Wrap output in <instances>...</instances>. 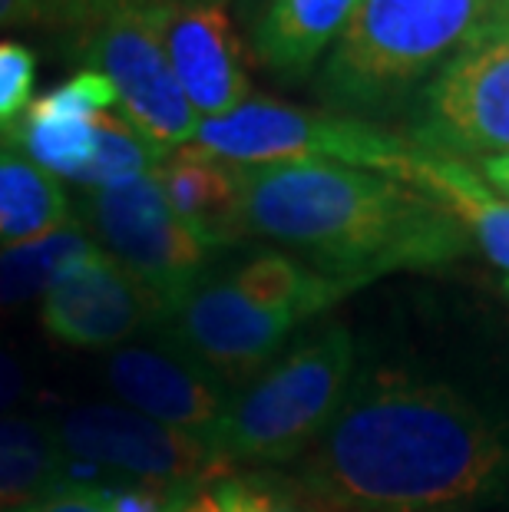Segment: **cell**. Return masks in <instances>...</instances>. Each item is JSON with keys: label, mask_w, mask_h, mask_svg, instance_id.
Segmentation results:
<instances>
[{"label": "cell", "mask_w": 509, "mask_h": 512, "mask_svg": "<svg viewBox=\"0 0 509 512\" xmlns=\"http://www.w3.org/2000/svg\"><path fill=\"white\" fill-rule=\"evenodd\" d=\"M361 0H268L255 27L258 60L281 76H305L348 30Z\"/></svg>", "instance_id": "17"}, {"label": "cell", "mask_w": 509, "mask_h": 512, "mask_svg": "<svg viewBox=\"0 0 509 512\" xmlns=\"http://www.w3.org/2000/svg\"><path fill=\"white\" fill-rule=\"evenodd\" d=\"M103 380L129 410L199 440H209L232 397L212 370L172 341L116 347L103 364Z\"/></svg>", "instance_id": "11"}, {"label": "cell", "mask_w": 509, "mask_h": 512, "mask_svg": "<svg viewBox=\"0 0 509 512\" xmlns=\"http://www.w3.org/2000/svg\"><path fill=\"white\" fill-rule=\"evenodd\" d=\"M493 14L496 0H361L328 53L324 90L371 106L447 63Z\"/></svg>", "instance_id": "4"}, {"label": "cell", "mask_w": 509, "mask_h": 512, "mask_svg": "<svg viewBox=\"0 0 509 512\" xmlns=\"http://www.w3.org/2000/svg\"><path fill=\"white\" fill-rule=\"evenodd\" d=\"M17 512H113L103 503V496L86 483H63L60 489H53L50 496L37 499Z\"/></svg>", "instance_id": "26"}, {"label": "cell", "mask_w": 509, "mask_h": 512, "mask_svg": "<svg viewBox=\"0 0 509 512\" xmlns=\"http://www.w3.org/2000/svg\"><path fill=\"white\" fill-rule=\"evenodd\" d=\"M235 169L245 235L285 245L331 278L367 285L391 271L447 265L470 245L437 202L384 172L341 162Z\"/></svg>", "instance_id": "2"}, {"label": "cell", "mask_w": 509, "mask_h": 512, "mask_svg": "<svg viewBox=\"0 0 509 512\" xmlns=\"http://www.w3.org/2000/svg\"><path fill=\"white\" fill-rule=\"evenodd\" d=\"M156 27L199 119L225 116L248 100L252 83L242 40L219 0H156Z\"/></svg>", "instance_id": "13"}, {"label": "cell", "mask_w": 509, "mask_h": 512, "mask_svg": "<svg viewBox=\"0 0 509 512\" xmlns=\"http://www.w3.org/2000/svg\"><path fill=\"white\" fill-rule=\"evenodd\" d=\"M159 328L222 384L242 387L281 354L298 321L245 298L229 278H202Z\"/></svg>", "instance_id": "10"}, {"label": "cell", "mask_w": 509, "mask_h": 512, "mask_svg": "<svg viewBox=\"0 0 509 512\" xmlns=\"http://www.w3.org/2000/svg\"><path fill=\"white\" fill-rule=\"evenodd\" d=\"M480 179L490 185L500 199L509 202V152H503V156L480 159Z\"/></svg>", "instance_id": "28"}, {"label": "cell", "mask_w": 509, "mask_h": 512, "mask_svg": "<svg viewBox=\"0 0 509 512\" xmlns=\"http://www.w3.org/2000/svg\"><path fill=\"white\" fill-rule=\"evenodd\" d=\"M70 43L86 70L113 83L116 113L149 143L176 152L196 139L202 119L172 73L156 27V0H113Z\"/></svg>", "instance_id": "6"}, {"label": "cell", "mask_w": 509, "mask_h": 512, "mask_svg": "<svg viewBox=\"0 0 509 512\" xmlns=\"http://www.w3.org/2000/svg\"><path fill=\"white\" fill-rule=\"evenodd\" d=\"M57 437L70 463L106 476L209 489L232 470L212 446L116 403H83L60 417Z\"/></svg>", "instance_id": "8"}, {"label": "cell", "mask_w": 509, "mask_h": 512, "mask_svg": "<svg viewBox=\"0 0 509 512\" xmlns=\"http://www.w3.org/2000/svg\"><path fill=\"white\" fill-rule=\"evenodd\" d=\"M417 146L463 162L509 152V27L493 20L443 63L427 90Z\"/></svg>", "instance_id": "9"}, {"label": "cell", "mask_w": 509, "mask_h": 512, "mask_svg": "<svg viewBox=\"0 0 509 512\" xmlns=\"http://www.w3.org/2000/svg\"><path fill=\"white\" fill-rule=\"evenodd\" d=\"M215 496L225 512H334L301 479L288 476H225L215 483Z\"/></svg>", "instance_id": "23"}, {"label": "cell", "mask_w": 509, "mask_h": 512, "mask_svg": "<svg viewBox=\"0 0 509 512\" xmlns=\"http://www.w3.org/2000/svg\"><path fill=\"white\" fill-rule=\"evenodd\" d=\"M27 390H30V380H27L24 364H20L14 354L0 351V417H4L10 407H17V403L27 397Z\"/></svg>", "instance_id": "27"}, {"label": "cell", "mask_w": 509, "mask_h": 512, "mask_svg": "<svg viewBox=\"0 0 509 512\" xmlns=\"http://www.w3.org/2000/svg\"><path fill=\"white\" fill-rule=\"evenodd\" d=\"M67 483L57 427L40 417H0V512H17Z\"/></svg>", "instance_id": "18"}, {"label": "cell", "mask_w": 509, "mask_h": 512, "mask_svg": "<svg viewBox=\"0 0 509 512\" xmlns=\"http://www.w3.org/2000/svg\"><path fill=\"white\" fill-rule=\"evenodd\" d=\"M37 53L20 40H0V136H7L34 103Z\"/></svg>", "instance_id": "25"}, {"label": "cell", "mask_w": 509, "mask_h": 512, "mask_svg": "<svg viewBox=\"0 0 509 512\" xmlns=\"http://www.w3.org/2000/svg\"><path fill=\"white\" fill-rule=\"evenodd\" d=\"M503 14H506V20H509V0H503Z\"/></svg>", "instance_id": "29"}, {"label": "cell", "mask_w": 509, "mask_h": 512, "mask_svg": "<svg viewBox=\"0 0 509 512\" xmlns=\"http://www.w3.org/2000/svg\"><path fill=\"white\" fill-rule=\"evenodd\" d=\"M397 179L414 185L450 219H457L463 232L480 245V252L509 278V202L480 179V172L470 162L410 143Z\"/></svg>", "instance_id": "15"}, {"label": "cell", "mask_w": 509, "mask_h": 512, "mask_svg": "<svg viewBox=\"0 0 509 512\" xmlns=\"http://www.w3.org/2000/svg\"><path fill=\"white\" fill-rule=\"evenodd\" d=\"M80 222L162 308V321L205 278L215 248L172 212L156 172L110 189H86Z\"/></svg>", "instance_id": "7"}, {"label": "cell", "mask_w": 509, "mask_h": 512, "mask_svg": "<svg viewBox=\"0 0 509 512\" xmlns=\"http://www.w3.org/2000/svg\"><path fill=\"white\" fill-rule=\"evenodd\" d=\"M96 248L100 245L73 215L47 235L0 248V314H10L34 298H43Z\"/></svg>", "instance_id": "20"}, {"label": "cell", "mask_w": 509, "mask_h": 512, "mask_svg": "<svg viewBox=\"0 0 509 512\" xmlns=\"http://www.w3.org/2000/svg\"><path fill=\"white\" fill-rule=\"evenodd\" d=\"M116 106L103 73L80 70L30 103L24 119L4 136L53 179L80 182L96 149V119Z\"/></svg>", "instance_id": "14"}, {"label": "cell", "mask_w": 509, "mask_h": 512, "mask_svg": "<svg viewBox=\"0 0 509 512\" xmlns=\"http://www.w3.org/2000/svg\"><path fill=\"white\" fill-rule=\"evenodd\" d=\"M301 483L334 512H467L509 486V437L453 387L354 384Z\"/></svg>", "instance_id": "1"}, {"label": "cell", "mask_w": 509, "mask_h": 512, "mask_svg": "<svg viewBox=\"0 0 509 512\" xmlns=\"http://www.w3.org/2000/svg\"><path fill=\"white\" fill-rule=\"evenodd\" d=\"M159 189L172 212L196 232L205 245L222 248L245 235L238 169L199 146H179L156 169Z\"/></svg>", "instance_id": "16"}, {"label": "cell", "mask_w": 509, "mask_h": 512, "mask_svg": "<svg viewBox=\"0 0 509 512\" xmlns=\"http://www.w3.org/2000/svg\"><path fill=\"white\" fill-rule=\"evenodd\" d=\"M192 146L232 166H272V162H341L384 172L397 179L410 139L384 126L351 116L301 110L278 100H248L232 113L202 119Z\"/></svg>", "instance_id": "5"}, {"label": "cell", "mask_w": 509, "mask_h": 512, "mask_svg": "<svg viewBox=\"0 0 509 512\" xmlns=\"http://www.w3.org/2000/svg\"><path fill=\"white\" fill-rule=\"evenodd\" d=\"M169 152L139 133L133 123H126L119 113H103L96 119V149L86 172L77 185L86 189H110V185L133 182L139 176H149L162 166Z\"/></svg>", "instance_id": "22"}, {"label": "cell", "mask_w": 509, "mask_h": 512, "mask_svg": "<svg viewBox=\"0 0 509 512\" xmlns=\"http://www.w3.org/2000/svg\"><path fill=\"white\" fill-rule=\"evenodd\" d=\"M354 357V337L344 324L308 331L238 387L205 443L229 470L305 456L351 394Z\"/></svg>", "instance_id": "3"}, {"label": "cell", "mask_w": 509, "mask_h": 512, "mask_svg": "<svg viewBox=\"0 0 509 512\" xmlns=\"http://www.w3.org/2000/svg\"><path fill=\"white\" fill-rule=\"evenodd\" d=\"M67 219L70 199L63 182L0 136V248L47 235Z\"/></svg>", "instance_id": "21"}, {"label": "cell", "mask_w": 509, "mask_h": 512, "mask_svg": "<svg viewBox=\"0 0 509 512\" xmlns=\"http://www.w3.org/2000/svg\"><path fill=\"white\" fill-rule=\"evenodd\" d=\"M229 281L265 308L291 314L298 324L318 318L328 308H334L341 298H348L351 291L361 285L344 278H331L324 271L305 265L301 258H291L285 252H262L252 255L245 265H238Z\"/></svg>", "instance_id": "19"}, {"label": "cell", "mask_w": 509, "mask_h": 512, "mask_svg": "<svg viewBox=\"0 0 509 512\" xmlns=\"http://www.w3.org/2000/svg\"><path fill=\"white\" fill-rule=\"evenodd\" d=\"M110 4L113 0H0V30L50 27L73 40Z\"/></svg>", "instance_id": "24"}, {"label": "cell", "mask_w": 509, "mask_h": 512, "mask_svg": "<svg viewBox=\"0 0 509 512\" xmlns=\"http://www.w3.org/2000/svg\"><path fill=\"white\" fill-rule=\"evenodd\" d=\"M40 321L63 344L103 351L123 347L146 324L159 328L162 308L116 258L96 248L43 294Z\"/></svg>", "instance_id": "12"}, {"label": "cell", "mask_w": 509, "mask_h": 512, "mask_svg": "<svg viewBox=\"0 0 509 512\" xmlns=\"http://www.w3.org/2000/svg\"><path fill=\"white\" fill-rule=\"evenodd\" d=\"M503 291L509 294V278H503Z\"/></svg>", "instance_id": "30"}]
</instances>
